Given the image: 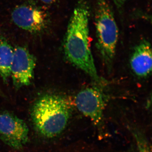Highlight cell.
Returning a JSON list of instances; mask_svg holds the SVG:
<instances>
[{"instance_id": "obj_6", "label": "cell", "mask_w": 152, "mask_h": 152, "mask_svg": "<svg viewBox=\"0 0 152 152\" xmlns=\"http://www.w3.org/2000/svg\"><path fill=\"white\" fill-rule=\"evenodd\" d=\"M29 137V129L24 121L7 112L0 113V140L14 149L22 148Z\"/></svg>"}, {"instance_id": "obj_4", "label": "cell", "mask_w": 152, "mask_h": 152, "mask_svg": "<svg viewBox=\"0 0 152 152\" xmlns=\"http://www.w3.org/2000/svg\"><path fill=\"white\" fill-rule=\"evenodd\" d=\"M11 17L18 27L32 34L43 32L50 23L48 11L34 3L17 6L12 11Z\"/></svg>"}, {"instance_id": "obj_9", "label": "cell", "mask_w": 152, "mask_h": 152, "mask_svg": "<svg viewBox=\"0 0 152 152\" xmlns=\"http://www.w3.org/2000/svg\"><path fill=\"white\" fill-rule=\"evenodd\" d=\"M14 49L6 39L0 37V77L4 82L11 76Z\"/></svg>"}, {"instance_id": "obj_1", "label": "cell", "mask_w": 152, "mask_h": 152, "mask_svg": "<svg viewBox=\"0 0 152 152\" xmlns=\"http://www.w3.org/2000/svg\"><path fill=\"white\" fill-rule=\"evenodd\" d=\"M89 6L86 0H78L69 21L65 37V55L69 62L88 75L97 83L98 75L89 45Z\"/></svg>"}, {"instance_id": "obj_7", "label": "cell", "mask_w": 152, "mask_h": 152, "mask_svg": "<svg viewBox=\"0 0 152 152\" xmlns=\"http://www.w3.org/2000/svg\"><path fill=\"white\" fill-rule=\"evenodd\" d=\"M36 60L26 48L17 47L14 49L11 76L14 86L17 88L27 86L34 78Z\"/></svg>"}, {"instance_id": "obj_10", "label": "cell", "mask_w": 152, "mask_h": 152, "mask_svg": "<svg viewBox=\"0 0 152 152\" xmlns=\"http://www.w3.org/2000/svg\"><path fill=\"white\" fill-rule=\"evenodd\" d=\"M133 136L135 139L139 152H152L151 147L145 136L141 132L134 129L133 131Z\"/></svg>"}, {"instance_id": "obj_11", "label": "cell", "mask_w": 152, "mask_h": 152, "mask_svg": "<svg viewBox=\"0 0 152 152\" xmlns=\"http://www.w3.org/2000/svg\"><path fill=\"white\" fill-rule=\"evenodd\" d=\"M115 4L118 9H121L123 7L125 3L129 0H112Z\"/></svg>"}, {"instance_id": "obj_8", "label": "cell", "mask_w": 152, "mask_h": 152, "mask_svg": "<svg viewBox=\"0 0 152 152\" xmlns=\"http://www.w3.org/2000/svg\"><path fill=\"white\" fill-rule=\"evenodd\" d=\"M133 72L140 77H145L152 71L151 46L148 41L144 40L135 48L130 59Z\"/></svg>"}, {"instance_id": "obj_5", "label": "cell", "mask_w": 152, "mask_h": 152, "mask_svg": "<svg viewBox=\"0 0 152 152\" xmlns=\"http://www.w3.org/2000/svg\"><path fill=\"white\" fill-rule=\"evenodd\" d=\"M105 96L96 87H89L79 92L75 98L77 108L96 126H102L105 106Z\"/></svg>"}, {"instance_id": "obj_2", "label": "cell", "mask_w": 152, "mask_h": 152, "mask_svg": "<svg viewBox=\"0 0 152 152\" xmlns=\"http://www.w3.org/2000/svg\"><path fill=\"white\" fill-rule=\"evenodd\" d=\"M72 112L70 102L59 95L46 94L33 105L31 116L37 131L48 138L60 134L67 126Z\"/></svg>"}, {"instance_id": "obj_3", "label": "cell", "mask_w": 152, "mask_h": 152, "mask_svg": "<svg viewBox=\"0 0 152 152\" xmlns=\"http://www.w3.org/2000/svg\"><path fill=\"white\" fill-rule=\"evenodd\" d=\"M94 17L97 48L107 69L110 72L115 55L118 29L111 7L106 0H96Z\"/></svg>"}, {"instance_id": "obj_12", "label": "cell", "mask_w": 152, "mask_h": 152, "mask_svg": "<svg viewBox=\"0 0 152 152\" xmlns=\"http://www.w3.org/2000/svg\"><path fill=\"white\" fill-rule=\"evenodd\" d=\"M58 0H40L41 2L48 5H52L56 2Z\"/></svg>"}]
</instances>
